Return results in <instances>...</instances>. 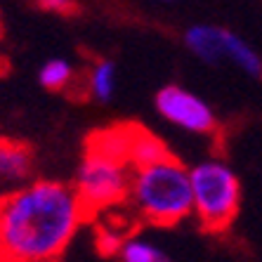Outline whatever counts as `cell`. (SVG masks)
<instances>
[{
	"label": "cell",
	"mask_w": 262,
	"mask_h": 262,
	"mask_svg": "<svg viewBox=\"0 0 262 262\" xmlns=\"http://www.w3.org/2000/svg\"><path fill=\"white\" fill-rule=\"evenodd\" d=\"M88 215L73 184L33 177L0 196V260H57L67 253Z\"/></svg>",
	"instance_id": "1"
},
{
	"label": "cell",
	"mask_w": 262,
	"mask_h": 262,
	"mask_svg": "<svg viewBox=\"0 0 262 262\" xmlns=\"http://www.w3.org/2000/svg\"><path fill=\"white\" fill-rule=\"evenodd\" d=\"M128 203L135 215L154 227H175L191 217L189 168L172 154L156 163L133 168Z\"/></svg>",
	"instance_id": "2"
},
{
	"label": "cell",
	"mask_w": 262,
	"mask_h": 262,
	"mask_svg": "<svg viewBox=\"0 0 262 262\" xmlns=\"http://www.w3.org/2000/svg\"><path fill=\"white\" fill-rule=\"evenodd\" d=\"M191 215L206 232H225L241 208V182L227 161L210 156L189 168Z\"/></svg>",
	"instance_id": "3"
},
{
	"label": "cell",
	"mask_w": 262,
	"mask_h": 262,
	"mask_svg": "<svg viewBox=\"0 0 262 262\" xmlns=\"http://www.w3.org/2000/svg\"><path fill=\"white\" fill-rule=\"evenodd\" d=\"M130 177L133 165L128 163V159L88 146L76 170L73 189L78 191L88 213H97L128 201Z\"/></svg>",
	"instance_id": "4"
},
{
	"label": "cell",
	"mask_w": 262,
	"mask_h": 262,
	"mask_svg": "<svg viewBox=\"0 0 262 262\" xmlns=\"http://www.w3.org/2000/svg\"><path fill=\"white\" fill-rule=\"evenodd\" d=\"M154 106L165 123L189 135H210L217 128L213 106L196 92L182 85H165L156 92Z\"/></svg>",
	"instance_id": "5"
},
{
	"label": "cell",
	"mask_w": 262,
	"mask_h": 262,
	"mask_svg": "<svg viewBox=\"0 0 262 262\" xmlns=\"http://www.w3.org/2000/svg\"><path fill=\"white\" fill-rule=\"evenodd\" d=\"M36 175V156L17 140H0V196L19 189Z\"/></svg>",
	"instance_id": "6"
},
{
	"label": "cell",
	"mask_w": 262,
	"mask_h": 262,
	"mask_svg": "<svg viewBox=\"0 0 262 262\" xmlns=\"http://www.w3.org/2000/svg\"><path fill=\"white\" fill-rule=\"evenodd\" d=\"M225 26L194 24L184 31L182 43L199 61H203L208 67H220V64H225Z\"/></svg>",
	"instance_id": "7"
},
{
	"label": "cell",
	"mask_w": 262,
	"mask_h": 262,
	"mask_svg": "<svg viewBox=\"0 0 262 262\" xmlns=\"http://www.w3.org/2000/svg\"><path fill=\"white\" fill-rule=\"evenodd\" d=\"M225 64L238 69L241 73L255 80L262 78V55L232 29H227L225 36Z\"/></svg>",
	"instance_id": "8"
},
{
	"label": "cell",
	"mask_w": 262,
	"mask_h": 262,
	"mask_svg": "<svg viewBox=\"0 0 262 262\" xmlns=\"http://www.w3.org/2000/svg\"><path fill=\"white\" fill-rule=\"evenodd\" d=\"M168 146L151 135L149 130L133 125V135H130V146H128V163L133 168H142V165L156 163V161L168 156Z\"/></svg>",
	"instance_id": "9"
},
{
	"label": "cell",
	"mask_w": 262,
	"mask_h": 262,
	"mask_svg": "<svg viewBox=\"0 0 262 262\" xmlns=\"http://www.w3.org/2000/svg\"><path fill=\"white\" fill-rule=\"evenodd\" d=\"M85 88L95 102H109L116 95L118 88V71L111 59H97L88 71Z\"/></svg>",
	"instance_id": "10"
},
{
	"label": "cell",
	"mask_w": 262,
	"mask_h": 262,
	"mask_svg": "<svg viewBox=\"0 0 262 262\" xmlns=\"http://www.w3.org/2000/svg\"><path fill=\"white\" fill-rule=\"evenodd\" d=\"M118 257L123 262H165L168 260V253L156 241H151V238L133 234V236L123 238Z\"/></svg>",
	"instance_id": "11"
},
{
	"label": "cell",
	"mask_w": 262,
	"mask_h": 262,
	"mask_svg": "<svg viewBox=\"0 0 262 262\" xmlns=\"http://www.w3.org/2000/svg\"><path fill=\"white\" fill-rule=\"evenodd\" d=\"M73 76H76V73H73L71 61L64 59V57H52V59L45 61L43 67H40V71H38V83H40L45 90L61 92L73 83Z\"/></svg>",
	"instance_id": "12"
},
{
	"label": "cell",
	"mask_w": 262,
	"mask_h": 262,
	"mask_svg": "<svg viewBox=\"0 0 262 262\" xmlns=\"http://www.w3.org/2000/svg\"><path fill=\"white\" fill-rule=\"evenodd\" d=\"M118 229H99L97 232V250L99 255L104 257H118V250H121V244H123V234H116Z\"/></svg>",
	"instance_id": "13"
},
{
	"label": "cell",
	"mask_w": 262,
	"mask_h": 262,
	"mask_svg": "<svg viewBox=\"0 0 262 262\" xmlns=\"http://www.w3.org/2000/svg\"><path fill=\"white\" fill-rule=\"evenodd\" d=\"M36 5L50 14H59V17H67L78 10V3L76 0H36Z\"/></svg>",
	"instance_id": "14"
},
{
	"label": "cell",
	"mask_w": 262,
	"mask_h": 262,
	"mask_svg": "<svg viewBox=\"0 0 262 262\" xmlns=\"http://www.w3.org/2000/svg\"><path fill=\"white\" fill-rule=\"evenodd\" d=\"M0 36H3V17H0Z\"/></svg>",
	"instance_id": "15"
},
{
	"label": "cell",
	"mask_w": 262,
	"mask_h": 262,
	"mask_svg": "<svg viewBox=\"0 0 262 262\" xmlns=\"http://www.w3.org/2000/svg\"><path fill=\"white\" fill-rule=\"evenodd\" d=\"M165 3H168V0H165Z\"/></svg>",
	"instance_id": "16"
}]
</instances>
